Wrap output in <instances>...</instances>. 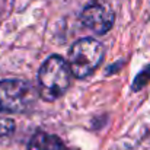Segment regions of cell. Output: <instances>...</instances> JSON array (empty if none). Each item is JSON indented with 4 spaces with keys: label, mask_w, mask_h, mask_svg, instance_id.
Segmentation results:
<instances>
[{
    "label": "cell",
    "mask_w": 150,
    "mask_h": 150,
    "mask_svg": "<svg viewBox=\"0 0 150 150\" xmlns=\"http://www.w3.org/2000/svg\"><path fill=\"white\" fill-rule=\"evenodd\" d=\"M71 69L63 57H48L38 73L40 96L47 102H52L63 96L71 83Z\"/></svg>",
    "instance_id": "obj_1"
},
{
    "label": "cell",
    "mask_w": 150,
    "mask_h": 150,
    "mask_svg": "<svg viewBox=\"0 0 150 150\" xmlns=\"http://www.w3.org/2000/svg\"><path fill=\"white\" fill-rule=\"evenodd\" d=\"M103 60V45L93 38L76 41L69 52V66L77 79L91 76Z\"/></svg>",
    "instance_id": "obj_2"
},
{
    "label": "cell",
    "mask_w": 150,
    "mask_h": 150,
    "mask_svg": "<svg viewBox=\"0 0 150 150\" xmlns=\"http://www.w3.org/2000/svg\"><path fill=\"white\" fill-rule=\"evenodd\" d=\"M37 98L35 89L19 79L0 82V112L18 114L31 109Z\"/></svg>",
    "instance_id": "obj_3"
},
{
    "label": "cell",
    "mask_w": 150,
    "mask_h": 150,
    "mask_svg": "<svg viewBox=\"0 0 150 150\" xmlns=\"http://www.w3.org/2000/svg\"><path fill=\"white\" fill-rule=\"evenodd\" d=\"M80 21L86 28L102 35L112 28L114 21H115V13L108 1L92 0L82 10Z\"/></svg>",
    "instance_id": "obj_4"
},
{
    "label": "cell",
    "mask_w": 150,
    "mask_h": 150,
    "mask_svg": "<svg viewBox=\"0 0 150 150\" xmlns=\"http://www.w3.org/2000/svg\"><path fill=\"white\" fill-rule=\"evenodd\" d=\"M28 150H70L57 136L38 131L35 133L28 144Z\"/></svg>",
    "instance_id": "obj_5"
},
{
    "label": "cell",
    "mask_w": 150,
    "mask_h": 150,
    "mask_svg": "<svg viewBox=\"0 0 150 150\" xmlns=\"http://www.w3.org/2000/svg\"><path fill=\"white\" fill-rule=\"evenodd\" d=\"M150 80V66H147L139 76H137V79L134 80V85H133V89L134 91H137V89H140V88H143L147 82Z\"/></svg>",
    "instance_id": "obj_6"
},
{
    "label": "cell",
    "mask_w": 150,
    "mask_h": 150,
    "mask_svg": "<svg viewBox=\"0 0 150 150\" xmlns=\"http://www.w3.org/2000/svg\"><path fill=\"white\" fill-rule=\"evenodd\" d=\"M15 130V122L9 118H1L0 117V137L9 136Z\"/></svg>",
    "instance_id": "obj_7"
}]
</instances>
